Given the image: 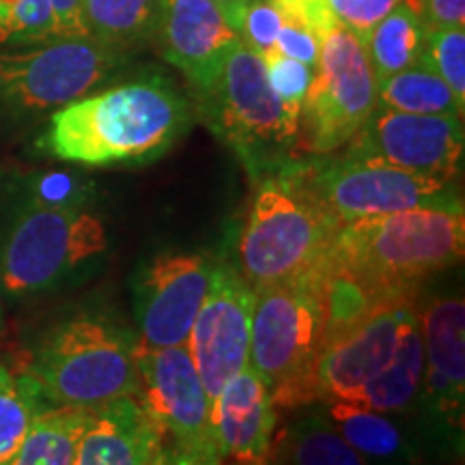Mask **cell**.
I'll list each match as a JSON object with an SVG mask.
<instances>
[{
    "label": "cell",
    "mask_w": 465,
    "mask_h": 465,
    "mask_svg": "<svg viewBox=\"0 0 465 465\" xmlns=\"http://www.w3.org/2000/svg\"><path fill=\"white\" fill-rule=\"evenodd\" d=\"M0 325H3V315H0Z\"/></svg>",
    "instance_id": "cell-39"
},
{
    "label": "cell",
    "mask_w": 465,
    "mask_h": 465,
    "mask_svg": "<svg viewBox=\"0 0 465 465\" xmlns=\"http://www.w3.org/2000/svg\"><path fill=\"white\" fill-rule=\"evenodd\" d=\"M212 424L223 459L235 465H267L276 427L270 388L250 366L224 383L212 401Z\"/></svg>",
    "instance_id": "cell-17"
},
{
    "label": "cell",
    "mask_w": 465,
    "mask_h": 465,
    "mask_svg": "<svg viewBox=\"0 0 465 465\" xmlns=\"http://www.w3.org/2000/svg\"><path fill=\"white\" fill-rule=\"evenodd\" d=\"M289 452L293 465H366L364 457L322 418L295 424L289 433Z\"/></svg>",
    "instance_id": "cell-27"
},
{
    "label": "cell",
    "mask_w": 465,
    "mask_h": 465,
    "mask_svg": "<svg viewBox=\"0 0 465 465\" xmlns=\"http://www.w3.org/2000/svg\"><path fill=\"white\" fill-rule=\"evenodd\" d=\"M50 0H0V48L56 39Z\"/></svg>",
    "instance_id": "cell-28"
},
{
    "label": "cell",
    "mask_w": 465,
    "mask_h": 465,
    "mask_svg": "<svg viewBox=\"0 0 465 465\" xmlns=\"http://www.w3.org/2000/svg\"><path fill=\"white\" fill-rule=\"evenodd\" d=\"M205 254H164L147 267L136 289L141 345L183 347L207 298L213 274Z\"/></svg>",
    "instance_id": "cell-15"
},
{
    "label": "cell",
    "mask_w": 465,
    "mask_h": 465,
    "mask_svg": "<svg viewBox=\"0 0 465 465\" xmlns=\"http://www.w3.org/2000/svg\"><path fill=\"white\" fill-rule=\"evenodd\" d=\"M130 52L93 37H56L0 48V121L25 124L67 106L114 78Z\"/></svg>",
    "instance_id": "cell-7"
},
{
    "label": "cell",
    "mask_w": 465,
    "mask_h": 465,
    "mask_svg": "<svg viewBox=\"0 0 465 465\" xmlns=\"http://www.w3.org/2000/svg\"><path fill=\"white\" fill-rule=\"evenodd\" d=\"M281 11L284 20L300 22L315 31L319 37L336 26V17L330 7V0H270Z\"/></svg>",
    "instance_id": "cell-34"
},
{
    "label": "cell",
    "mask_w": 465,
    "mask_h": 465,
    "mask_svg": "<svg viewBox=\"0 0 465 465\" xmlns=\"http://www.w3.org/2000/svg\"><path fill=\"white\" fill-rule=\"evenodd\" d=\"M261 58H263L265 75L272 91L276 93L278 100H281L284 106L300 114L302 102H304L308 86H311L312 80V69L304 65V63L282 56L281 52L276 50Z\"/></svg>",
    "instance_id": "cell-30"
},
{
    "label": "cell",
    "mask_w": 465,
    "mask_h": 465,
    "mask_svg": "<svg viewBox=\"0 0 465 465\" xmlns=\"http://www.w3.org/2000/svg\"><path fill=\"white\" fill-rule=\"evenodd\" d=\"M424 388L435 410L461 422L465 399V304L461 298L435 300L420 322Z\"/></svg>",
    "instance_id": "cell-19"
},
{
    "label": "cell",
    "mask_w": 465,
    "mask_h": 465,
    "mask_svg": "<svg viewBox=\"0 0 465 465\" xmlns=\"http://www.w3.org/2000/svg\"><path fill=\"white\" fill-rule=\"evenodd\" d=\"M424 380V345L420 332V319L414 311L401 328L394 353L380 373L371 377L360 391L349 399L375 411L405 410L416 399Z\"/></svg>",
    "instance_id": "cell-20"
},
{
    "label": "cell",
    "mask_w": 465,
    "mask_h": 465,
    "mask_svg": "<svg viewBox=\"0 0 465 465\" xmlns=\"http://www.w3.org/2000/svg\"><path fill=\"white\" fill-rule=\"evenodd\" d=\"M31 380L48 405L95 410L138 397L134 342L97 317H74L54 325L39 342Z\"/></svg>",
    "instance_id": "cell-5"
},
{
    "label": "cell",
    "mask_w": 465,
    "mask_h": 465,
    "mask_svg": "<svg viewBox=\"0 0 465 465\" xmlns=\"http://www.w3.org/2000/svg\"><path fill=\"white\" fill-rule=\"evenodd\" d=\"M190 124L185 97L168 80L149 75L54 110L39 147L74 164H136L166 153Z\"/></svg>",
    "instance_id": "cell-1"
},
{
    "label": "cell",
    "mask_w": 465,
    "mask_h": 465,
    "mask_svg": "<svg viewBox=\"0 0 465 465\" xmlns=\"http://www.w3.org/2000/svg\"><path fill=\"white\" fill-rule=\"evenodd\" d=\"M138 397L160 422L166 438L192 450L220 452L212 424V399L188 349H151L134 342Z\"/></svg>",
    "instance_id": "cell-13"
},
{
    "label": "cell",
    "mask_w": 465,
    "mask_h": 465,
    "mask_svg": "<svg viewBox=\"0 0 465 465\" xmlns=\"http://www.w3.org/2000/svg\"><path fill=\"white\" fill-rule=\"evenodd\" d=\"M223 461L224 459L220 452L192 450L166 438L153 465H223Z\"/></svg>",
    "instance_id": "cell-36"
},
{
    "label": "cell",
    "mask_w": 465,
    "mask_h": 465,
    "mask_svg": "<svg viewBox=\"0 0 465 465\" xmlns=\"http://www.w3.org/2000/svg\"><path fill=\"white\" fill-rule=\"evenodd\" d=\"M162 0H83L86 37L132 52L158 31Z\"/></svg>",
    "instance_id": "cell-23"
},
{
    "label": "cell",
    "mask_w": 465,
    "mask_h": 465,
    "mask_svg": "<svg viewBox=\"0 0 465 465\" xmlns=\"http://www.w3.org/2000/svg\"><path fill=\"white\" fill-rule=\"evenodd\" d=\"M153 39L166 61L185 75L196 97L212 89L226 56L242 42L213 0H162Z\"/></svg>",
    "instance_id": "cell-16"
},
{
    "label": "cell",
    "mask_w": 465,
    "mask_h": 465,
    "mask_svg": "<svg viewBox=\"0 0 465 465\" xmlns=\"http://www.w3.org/2000/svg\"><path fill=\"white\" fill-rule=\"evenodd\" d=\"M213 3H216L218 7L224 11L226 20H229L231 25H232V28H235V31L240 33L242 17H243V11H246L248 0H213Z\"/></svg>",
    "instance_id": "cell-38"
},
{
    "label": "cell",
    "mask_w": 465,
    "mask_h": 465,
    "mask_svg": "<svg viewBox=\"0 0 465 465\" xmlns=\"http://www.w3.org/2000/svg\"><path fill=\"white\" fill-rule=\"evenodd\" d=\"M377 108V80L364 44L336 25L323 35L322 52L300 108L298 147L330 155L356 136Z\"/></svg>",
    "instance_id": "cell-9"
},
{
    "label": "cell",
    "mask_w": 465,
    "mask_h": 465,
    "mask_svg": "<svg viewBox=\"0 0 465 465\" xmlns=\"http://www.w3.org/2000/svg\"><path fill=\"white\" fill-rule=\"evenodd\" d=\"M164 440L141 397H125L91 411L74 465H153Z\"/></svg>",
    "instance_id": "cell-18"
},
{
    "label": "cell",
    "mask_w": 465,
    "mask_h": 465,
    "mask_svg": "<svg viewBox=\"0 0 465 465\" xmlns=\"http://www.w3.org/2000/svg\"><path fill=\"white\" fill-rule=\"evenodd\" d=\"M330 420L360 455L392 457L401 450V433L381 411L349 401H330Z\"/></svg>",
    "instance_id": "cell-26"
},
{
    "label": "cell",
    "mask_w": 465,
    "mask_h": 465,
    "mask_svg": "<svg viewBox=\"0 0 465 465\" xmlns=\"http://www.w3.org/2000/svg\"><path fill=\"white\" fill-rule=\"evenodd\" d=\"M463 147L461 116L410 114L375 108L356 136L345 144L342 155L380 162L452 183L461 171Z\"/></svg>",
    "instance_id": "cell-11"
},
{
    "label": "cell",
    "mask_w": 465,
    "mask_h": 465,
    "mask_svg": "<svg viewBox=\"0 0 465 465\" xmlns=\"http://www.w3.org/2000/svg\"><path fill=\"white\" fill-rule=\"evenodd\" d=\"M282 171L339 224L455 199L450 182L444 179L345 155L302 166H284Z\"/></svg>",
    "instance_id": "cell-10"
},
{
    "label": "cell",
    "mask_w": 465,
    "mask_h": 465,
    "mask_svg": "<svg viewBox=\"0 0 465 465\" xmlns=\"http://www.w3.org/2000/svg\"><path fill=\"white\" fill-rule=\"evenodd\" d=\"M403 0H330V7L336 17V25L351 31L360 42H364L381 17Z\"/></svg>",
    "instance_id": "cell-32"
},
{
    "label": "cell",
    "mask_w": 465,
    "mask_h": 465,
    "mask_svg": "<svg viewBox=\"0 0 465 465\" xmlns=\"http://www.w3.org/2000/svg\"><path fill=\"white\" fill-rule=\"evenodd\" d=\"M196 102L205 124L231 144L252 177L282 171L298 144L300 114L272 91L263 58L240 42L212 89Z\"/></svg>",
    "instance_id": "cell-6"
},
{
    "label": "cell",
    "mask_w": 465,
    "mask_h": 465,
    "mask_svg": "<svg viewBox=\"0 0 465 465\" xmlns=\"http://www.w3.org/2000/svg\"><path fill=\"white\" fill-rule=\"evenodd\" d=\"M328 267L330 261L295 281L254 291L248 366L267 383L276 407L317 401L312 371L325 334Z\"/></svg>",
    "instance_id": "cell-3"
},
{
    "label": "cell",
    "mask_w": 465,
    "mask_h": 465,
    "mask_svg": "<svg viewBox=\"0 0 465 465\" xmlns=\"http://www.w3.org/2000/svg\"><path fill=\"white\" fill-rule=\"evenodd\" d=\"M422 17L429 31L446 26H465V0H407Z\"/></svg>",
    "instance_id": "cell-35"
},
{
    "label": "cell",
    "mask_w": 465,
    "mask_h": 465,
    "mask_svg": "<svg viewBox=\"0 0 465 465\" xmlns=\"http://www.w3.org/2000/svg\"><path fill=\"white\" fill-rule=\"evenodd\" d=\"M411 295L377 300L362 315L325 336L312 371L315 399L349 401L391 362L401 328L416 311Z\"/></svg>",
    "instance_id": "cell-12"
},
{
    "label": "cell",
    "mask_w": 465,
    "mask_h": 465,
    "mask_svg": "<svg viewBox=\"0 0 465 465\" xmlns=\"http://www.w3.org/2000/svg\"><path fill=\"white\" fill-rule=\"evenodd\" d=\"M422 61L444 78L452 93L465 104V26L429 31Z\"/></svg>",
    "instance_id": "cell-29"
},
{
    "label": "cell",
    "mask_w": 465,
    "mask_h": 465,
    "mask_svg": "<svg viewBox=\"0 0 465 465\" xmlns=\"http://www.w3.org/2000/svg\"><path fill=\"white\" fill-rule=\"evenodd\" d=\"M254 291L229 263H216L207 298L192 323L185 349L209 399L248 366Z\"/></svg>",
    "instance_id": "cell-14"
},
{
    "label": "cell",
    "mask_w": 465,
    "mask_h": 465,
    "mask_svg": "<svg viewBox=\"0 0 465 465\" xmlns=\"http://www.w3.org/2000/svg\"><path fill=\"white\" fill-rule=\"evenodd\" d=\"M322 42L323 37H319L315 31L300 25V22L284 20L276 37V52H281L282 56L293 58V61H300L308 65L311 69L317 67L319 52H322Z\"/></svg>",
    "instance_id": "cell-33"
},
{
    "label": "cell",
    "mask_w": 465,
    "mask_h": 465,
    "mask_svg": "<svg viewBox=\"0 0 465 465\" xmlns=\"http://www.w3.org/2000/svg\"><path fill=\"white\" fill-rule=\"evenodd\" d=\"M45 405L31 375H15L0 364V465L14 457Z\"/></svg>",
    "instance_id": "cell-25"
},
{
    "label": "cell",
    "mask_w": 465,
    "mask_h": 465,
    "mask_svg": "<svg viewBox=\"0 0 465 465\" xmlns=\"http://www.w3.org/2000/svg\"><path fill=\"white\" fill-rule=\"evenodd\" d=\"M58 37H86L83 28V0H50Z\"/></svg>",
    "instance_id": "cell-37"
},
{
    "label": "cell",
    "mask_w": 465,
    "mask_h": 465,
    "mask_svg": "<svg viewBox=\"0 0 465 465\" xmlns=\"http://www.w3.org/2000/svg\"><path fill=\"white\" fill-rule=\"evenodd\" d=\"M377 108L410 114H450L463 119L465 104L440 74L420 61L377 83Z\"/></svg>",
    "instance_id": "cell-24"
},
{
    "label": "cell",
    "mask_w": 465,
    "mask_h": 465,
    "mask_svg": "<svg viewBox=\"0 0 465 465\" xmlns=\"http://www.w3.org/2000/svg\"><path fill=\"white\" fill-rule=\"evenodd\" d=\"M427 37V25L407 0L381 17L362 42L377 83L420 63Z\"/></svg>",
    "instance_id": "cell-22"
},
{
    "label": "cell",
    "mask_w": 465,
    "mask_h": 465,
    "mask_svg": "<svg viewBox=\"0 0 465 465\" xmlns=\"http://www.w3.org/2000/svg\"><path fill=\"white\" fill-rule=\"evenodd\" d=\"M465 216L461 201L360 218L341 224L330 272L371 298L414 293V284L461 261Z\"/></svg>",
    "instance_id": "cell-2"
},
{
    "label": "cell",
    "mask_w": 465,
    "mask_h": 465,
    "mask_svg": "<svg viewBox=\"0 0 465 465\" xmlns=\"http://www.w3.org/2000/svg\"><path fill=\"white\" fill-rule=\"evenodd\" d=\"M106 232L78 196H39L17 216L0 252V284L7 293L54 287L84 261L104 252Z\"/></svg>",
    "instance_id": "cell-8"
},
{
    "label": "cell",
    "mask_w": 465,
    "mask_h": 465,
    "mask_svg": "<svg viewBox=\"0 0 465 465\" xmlns=\"http://www.w3.org/2000/svg\"><path fill=\"white\" fill-rule=\"evenodd\" d=\"M282 25L284 17L270 0H248L240 26L242 44L259 56L270 54L276 50V37Z\"/></svg>",
    "instance_id": "cell-31"
},
{
    "label": "cell",
    "mask_w": 465,
    "mask_h": 465,
    "mask_svg": "<svg viewBox=\"0 0 465 465\" xmlns=\"http://www.w3.org/2000/svg\"><path fill=\"white\" fill-rule=\"evenodd\" d=\"M93 410L45 405L5 465H74Z\"/></svg>",
    "instance_id": "cell-21"
},
{
    "label": "cell",
    "mask_w": 465,
    "mask_h": 465,
    "mask_svg": "<svg viewBox=\"0 0 465 465\" xmlns=\"http://www.w3.org/2000/svg\"><path fill=\"white\" fill-rule=\"evenodd\" d=\"M339 226L287 173L267 174L240 232L235 270L252 291L295 281L328 263Z\"/></svg>",
    "instance_id": "cell-4"
}]
</instances>
